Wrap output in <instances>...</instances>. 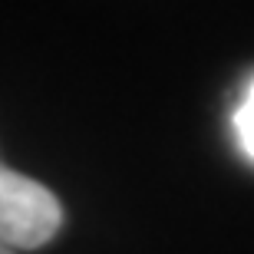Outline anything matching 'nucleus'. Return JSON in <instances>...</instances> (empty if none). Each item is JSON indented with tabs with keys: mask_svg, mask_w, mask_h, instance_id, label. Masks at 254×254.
Segmentation results:
<instances>
[{
	"mask_svg": "<svg viewBox=\"0 0 254 254\" xmlns=\"http://www.w3.org/2000/svg\"><path fill=\"white\" fill-rule=\"evenodd\" d=\"M63 208L57 195L0 162V241L10 248H40L57 238Z\"/></svg>",
	"mask_w": 254,
	"mask_h": 254,
	"instance_id": "nucleus-1",
	"label": "nucleus"
},
{
	"mask_svg": "<svg viewBox=\"0 0 254 254\" xmlns=\"http://www.w3.org/2000/svg\"><path fill=\"white\" fill-rule=\"evenodd\" d=\"M0 254H17V248H10V245H3V241H0Z\"/></svg>",
	"mask_w": 254,
	"mask_h": 254,
	"instance_id": "nucleus-3",
	"label": "nucleus"
},
{
	"mask_svg": "<svg viewBox=\"0 0 254 254\" xmlns=\"http://www.w3.org/2000/svg\"><path fill=\"white\" fill-rule=\"evenodd\" d=\"M235 132H238V142H241L245 155L254 159V79H251V86H248L241 106L235 109Z\"/></svg>",
	"mask_w": 254,
	"mask_h": 254,
	"instance_id": "nucleus-2",
	"label": "nucleus"
}]
</instances>
